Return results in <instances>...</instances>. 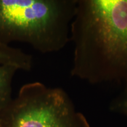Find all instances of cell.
<instances>
[{"mask_svg": "<svg viewBox=\"0 0 127 127\" xmlns=\"http://www.w3.org/2000/svg\"><path fill=\"white\" fill-rule=\"evenodd\" d=\"M70 41L72 77L127 84V0H77Z\"/></svg>", "mask_w": 127, "mask_h": 127, "instance_id": "1", "label": "cell"}, {"mask_svg": "<svg viewBox=\"0 0 127 127\" xmlns=\"http://www.w3.org/2000/svg\"><path fill=\"white\" fill-rule=\"evenodd\" d=\"M77 0H0V42H20L41 53L63 50L70 41Z\"/></svg>", "mask_w": 127, "mask_h": 127, "instance_id": "2", "label": "cell"}, {"mask_svg": "<svg viewBox=\"0 0 127 127\" xmlns=\"http://www.w3.org/2000/svg\"><path fill=\"white\" fill-rule=\"evenodd\" d=\"M2 118L5 127H90L65 91L40 82L24 85Z\"/></svg>", "mask_w": 127, "mask_h": 127, "instance_id": "3", "label": "cell"}, {"mask_svg": "<svg viewBox=\"0 0 127 127\" xmlns=\"http://www.w3.org/2000/svg\"><path fill=\"white\" fill-rule=\"evenodd\" d=\"M0 64L13 66L19 71H30L32 68V57L20 49L0 42Z\"/></svg>", "mask_w": 127, "mask_h": 127, "instance_id": "4", "label": "cell"}, {"mask_svg": "<svg viewBox=\"0 0 127 127\" xmlns=\"http://www.w3.org/2000/svg\"><path fill=\"white\" fill-rule=\"evenodd\" d=\"M18 71L13 66L0 64V114L7 108L13 99L12 84L14 75Z\"/></svg>", "mask_w": 127, "mask_h": 127, "instance_id": "5", "label": "cell"}, {"mask_svg": "<svg viewBox=\"0 0 127 127\" xmlns=\"http://www.w3.org/2000/svg\"><path fill=\"white\" fill-rule=\"evenodd\" d=\"M110 110L127 117V84L124 91L111 103Z\"/></svg>", "mask_w": 127, "mask_h": 127, "instance_id": "6", "label": "cell"}, {"mask_svg": "<svg viewBox=\"0 0 127 127\" xmlns=\"http://www.w3.org/2000/svg\"><path fill=\"white\" fill-rule=\"evenodd\" d=\"M0 127H5L2 118V114H0Z\"/></svg>", "mask_w": 127, "mask_h": 127, "instance_id": "7", "label": "cell"}]
</instances>
